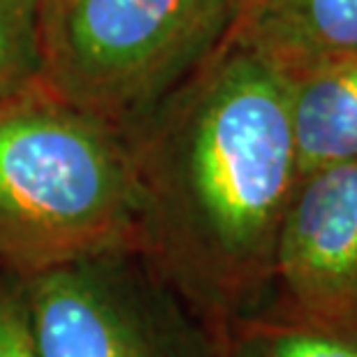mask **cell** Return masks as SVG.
<instances>
[{
	"mask_svg": "<svg viewBox=\"0 0 357 357\" xmlns=\"http://www.w3.org/2000/svg\"><path fill=\"white\" fill-rule=\"evenodd\" d=\"M126 135L137 253L225 344L274 290L278 234L299 183L290 82L223 40Z\"/></svg>",
	"mask_w": 357,
	"mask_h": 357,
	"instance_id": "6da1fadb",
	"label": "cell"
},
{
	"mask_svg": "<svg viewBox=\"0 0 357 357\" xmlns=\"http://www.w3.org/2000/svg\"><path fill=\"white\" fill-rule=\"evenodd\" d=\"M128 135L35 84L0 105V271L137 251Z\"/></svg>",
	"mask_w": 357,
	"mask_h": 357,
	"instance_id": "7a4b0ae2",
	"label": "cell"
},
{
	"mask_svg": "<svg viewBox=\"0 0 357 357\" xmlns=\"http://www.w3.org/2000/svg\"><path fill=\"white\" fill-rule=\"evenodd\" d=\"M234 0H40L42 86L132 130L220 42Z\"/></svg>",
	"mask_w": 357,
	"mask_h": 357,
	"instance_id": "3957f363",
	"label": "cell"
},
{
	"mask_svg": "<svg viewBox=\"0 0 357 357\" xmlns=\"http://www.w3.org/2000/svg\"><path fill=\"white\" fill-rule=\"evenodd\" d=\"M38 357H225L137 251L17 278Z\"/></svg>",
	"mask_w": 357,
	"mask_h": 357,
	"instance_id": "277c9868",
	"label": "cell"
},
{
	"mask_svg": "<svg viewBox=\"0 0 357 357\" xmlns=\"http://www.w3.org/2000/svg\"><path fill=\"white\" fill-rule=\"evenodd\" d=\"M283 313L357 339V158L299 178L276 248Z\"/></svg>",
	"mask_w": 357,
	"mask_h": 357,
	"instance_id": "5b68a950",
	"label": "cell"
},
{
	"mask_svg": "<svg viewBox=\"0 0 357 357\" xmlns=\"http://www.w3.org/2000/svg\"><path fill=\"white\" fill-rule=\"evenodd\" d=\"M223 40L297 79L357 54V0H234Z\"/></svg>",
	"mask_w": 357,
	"mask_h": 357,
	"instance_id": "8992f818",
	"label": "cell"
},
{
	"mask_svg": "<svg viewBox=\"0 0 357 357\" xmlns=\"http://www.w3.org/2000/svg\"><path fill=\"white\" fill-rule=\"evenodd\" d=\"M290 82L299 178L357 158V54Z\"/></svg>",
	"mask_w": 357,
	"mask_h": 357,
	"instance_id": "52a82bcc",
	"label": "cell"
},
{
	"mask_svg": "<svg viewBox=\"0 0 357 357\" xmlns=\"http://www.w3.org/2000/svg\"><path fill=\"white\" fill-rule=\"evenodd\" d=\"M223 351L225 357H357V339L285 313H258L232 327Z\"/></svg>",
	"mask_w": 357,
	"mask_h": 357,
	"instance_id": "ba28073f",
	"label": "cell"
},
{
	"mask_svg": "<svg viewBox=\"0 0 357 357\" xmlns=\"http://www.w3.org/2000/svg\"><path fill=\"white\" fill-rule=\"evenodd\" d=\"M42 77L40 0H0V105Z\"/></svg>",
	"mask_w": 357,
	"mask_h": 357,
	"instance_id": "9c48e42d",
	"label": "cell"
},
{
	"mask_svg": "<svg viewBox=\"0 0 357 357\" xmlns=\"http://www.w3.org/2000/svg\"><path fill=\"white\" fill-rule=\"evenodd\" d=\"M0 357H38L26 325L17 278L0 271Z\"/></svg>",
	"mask_w": 357,
	"mask_h": 357,
	"instance_id": "30bf717a",
	"label": "cell"
}]
</instances>
